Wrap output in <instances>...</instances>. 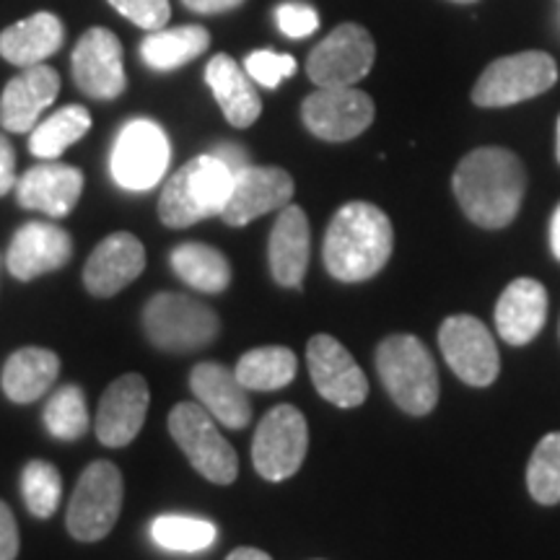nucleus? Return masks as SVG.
Returning <instances> with one entry per match:
<instances>
[{"instance_id":"f257e3e1","label":"nucleus","mask_w":560,"mask_h":560,"mask_svg":"<svg viewBox=\"0 0 560 560\" xmlns=\"http://www.w3.org/2000/svg\"><path fill=\"white\" fill-rule=\"evenodd\" d=\"M462 210L480 229H506L520 213L527 172L506 149H478L459 161L452 177Z\"/></svg>"},{"instance_id":"f03ea898","label":"nucleus","mask_w":560,"mask_h":560,"mask_svg":"<svg viewBox=\"0 0 560 560\" xmlns=\"http://www.w3.org/2000/svg\"><path fill=\"white\" fill-rule=\"evenodd\" d=\"M395 249V231L382 208L348 202L332 215L325 234V268L342 283H361L380 276Z\"/></svg>"},{"instance_id":"7ed1b4c3","label":"nucleus","mask_w":560,"mask_h":560,"mask_svg":"<svg viewBox=\"0 0 560 560\" xmlns=\"http://www.w3.org/2000/svg\"><path fill=\"white\" fill-rule=\"evenodd\" d=\"M234 174L213 153L187 161L166 179L159 198V219L170 229H187L192 223L221 215L226 206Z\"/></svg>"},{"instance_id":"20e7f679","label":"nucleus","mask_w":560,"mask_h":560,"mask_svg":"<svg viewBox=\"0 0 560 560\" xmlns=\"http://www.w3.org/2000/svg\"><path fill=\"white\" fill-rule=\"evenodd\" d=\"M376 371L397 408L429 416L439 402V371L431 350L416 335H389L376 348Z\"/></svg>"},{"instance_id":"39448f33","label":"nucleus","mask_w":560,"mask_h":560,"mask_svg":"<svg viewBox=\"0 0 560 560\" xmlns=\"http://www.w3.org/2000/svg\"><path fill=\"white\" fill-rule=\"evenodd\" d=\"M149 340L166 353H192L210 346L221 330L219 314L182 293H156L143 310Z\"/></svg>"},{"instance_id":"423d86ee","label":"nucleus","mask_w":560,"mask_h":560,"mask_svg":"<svg viewBox=\"0 0 560 560\" xmlns=\"http://www.w3.org/2000/svg\"><path fill=\"white\" fill-rule=\"evenodd\" d=\"M170 433L202 478L215 486H231L236 480L240 457L200 402H179L170 412Z\"/></svg>"},{"instance_id":"0eeeda50","label":"nucleus","mask_w":560,"mask_h":560,"mask_svg":"<svg viewBox=\"0 0 560 560\" xmlns=\"http://www.w3.org/2000/svg\"><path fill=\"white\" fill-rule=\"evenodd\" d=\"M122 475L107 459L91 462L68 503V532L81 542H100L117 524L122 509Z\"/></svg>"},{"instance_id":"6e6552de","label":"nucleus","mask_w":560,"mask_h":560,"mask_svg":"<svg viewBox=\"0 0 560 560\" xmlns=\"http://www.w3.org/2000/svg\"><path fill=\"white\" fill-rule=\"evenodd\" d=\"M172 159L170 138L153 120H130L117 132L109 170L117 185L130 192H145L164 179Z\"/></svg>"},{"instance_id":"1a4fd4ad","label":"nucleus","mask_w":560,"mask_h":560,"mask_svg":"<svg viewBox=\"0 0 560 560\" xmlns=\"http://www.w3.org/2000/svg\"><path fill=\"white\" fill-rule=\"evenodd\" d=\"M558 81V66L548 52H516L493 60L472 89L478 107H511L545 94Z\"/></svg>"},{"instance_id":"9d476101","label":"nucleus","mask_w":560,"mask_h":560,"mask_svg":"<svg viewBox=\"0 0 560 560\" xmlns=\"http://www.w3.org/2000/svg\"><path fill=\"white\" fill-rule=\"evenodd\" d=\"M306 450H310L306 418L293 405H278L257 425L255 441H252V462L260 478L280 482L299 472Z\"/></svg>"},{"instance_id":"9b49d317","label":"nucleus","mask_w":560,"mask_h":560,"mask_svg":"<svg viewBox=\"0 0 560 560\" xmlns=\"http://www.w3.org/2000/svg\"><path fill=\"white\" fill-rule=\"evenodd\" d=\"M439 348L454 374L470 387H488L499 376V348L478 317L454 314L444 319L439 330Z\"/></svg>"},{"instance_id":"f8f14e48","label":"nucleus","mask_w":560,"mask_h":560,"mask_svg":"<svg viewBox=\"0 0 560 560\" xmlns=\"http://www.w3.org/2000/svg\"><path fill=\"white\" fill-rule=\"evenodd\" d=\"M376 58L371 34L359 24H340L332 30L306 60V73L319 89L353 86L369 73Z\"/></svg>"},{"instance_id":"ddd939ff","label":"nucleus","mask_w":560,"mask_h":560,"mask_svg":"<svg viewBox=\"0 0 560 560\" xmlns=\"http://www.w3.org/2000/svg\"><path fill=\"white\" fill-rule=\"evenodd\" d=\"M374 102L353 86L317 89L301 104L306 130L330 143H346L359 138L374 122Z\"/></svg>"},{"instance_id":"4468645a","label":"nucleus","mask_w":560,"mask_h":560,"mask_svg":"<svg viewBox=\"0 0 560 560\" xmlns=\"http://www.w3.org/2000/svg\"><path fill=\"white\" fill-rule=\"evenodd\" d=\"M314 387L335 408H359L369 395V380L353 355L332 335H314L306 346Z\"/></svg>"},{"instance_id":"2eb2a0df","label":"nucleus","mask_w":560,"mask_h":560,"mask_svg":"<svg viewBox=\"0 0 560 560\" xmlns=\"http://www.w3.org/2000/svg\"><path fill=\"white\" fill-rule=\"evenodd\" d=\"M73 81L91 100L112 102L128 86L122 62V45L109 30L94 26L79 39L73 50Z\"/></svg>"},{"instance_id":"dca6fc26","label":"nucleus","mask_w":560,"mask_h":560,"mask_svg":"<svg viewBox=\"0 0 560 560\" xmlns=\"http://www.w3.org/2000/svg\"><path fill=\"white\" fill-rule=\"evenodd\" d=\"M293 177L280 166H247L234 174L221 219L229 226H247L265 213L285 208L293 198Z\"/></svg>"},{"instance_id":"f3484780","label":"nucleus","mask_w":560,"mask_h":560,"mask_svg":"<svg viewBox=\"0 0 560 560\" xmlns=\"http://www.w3.org/2000/svg\"><path fill=\"white\" fill-rule=\"evenodd\" d=\"M149 382L140 374L117 376L102 395L96 412V439L109 450H122L136 441L149 412Z\"/></svg>"},{"instance_id":"a211bd4d","label":"nucleus","mask_w":560,"mask_h":560,"mask_svg":"<svg viewBox=\"0 0 560 560\" xmlns=\"http://www.w3.org/2000/svg\"><path fill=\"white\" fill-rule=\"evenodd\" d=\"M70 257H73V240L66 229L30 221L13 234L11 247L5 252V265L13 278L34 280L66 268Z\"/></svg>"},{"instance_id":"6ab92c4d","label":"nucleus","mask_w":560,"mask_h":560,"mask_svg":"<svg viewBox=\"0 0 560 560\" xmlns=\"http://www.w3.org/2000/svg\"><path fill=\"white\" fill-rule=\"evenodd\" d=\"M145 270V249L130 231H115L96 244L83 268V283L91 296L109 299Z\"/></svg>"},{"instance_id":"aec40b11","label":"nucleus","mask_w":560,"mask_h":560,"mask_svg":"<svg viewBox=\"0 0 560 560\" xmlns=\"http://www.w3.org/2000/svg\"><path fill=\"white\" fill-rule=\"evenodd\" d=\"M60 75L50 66H30L9 81L0 96V125L9 132H32L42 112L58 100Z\"/></svg>"},{"instance_id":"412c9836","label":"nucleus","mask_w":560,"mask_h":560,"mask_svg":"<svg viewBox=\"0 0 560 560\" xmlns=\"http://www.w3.org/2000/svg\"><path fill=\"white\" fill-rule=\"evenodd\" d=\"M81 192L83 174L75 166L60 164V161H45V164L32 166L16 182L19 206L39 210L52 219H66L70 210L79 206Z\"/></svg>"},{"instance_id":"4be33fe9","label":"nucleus","mask_w":560,"mask_h":560,"mask_svg":"<svg viewBox=\"0 0 560 560\" xmlns=\"http://www.w3.org/2000/svg\"><path fill=\"white\" fill-rule=\"evenodd\" d=\"M310 247L312 234L306 213L289 202L285 208H280L268 244L270 272L278 285H283V289H301L306 268H310Z\"/></svg>"},{"instance_id":"5701e85b","label":"nucleus","mask_w":560,"mask_h":560,"mask_svg":"<svg viewBox=\"0 0 560 560\" xmlns=\"http://www.w3.org/2000/svg\"><path fill=\"white\" fill-rule=\"evenodd\" d=\"M190 389L215 423L240 431L252 420L249 389L242 387L234 371L221 363H198L190 374Z\"/></svg>"},{"instance_id":"b1692460","label":"nucleus","mask_w":560,"mask_h":560,"mask_svg":"<svg viewBox=\"0 0 560 560\" xmlns=\"http://www.w3.org/2000/svg\"><path fill=\"white\" fill-rule=\"evenodd\" d=\"M548 319V291L540 280L516 278L495 304V327L509 346H527Z\"/></svg>"},{"instance_id":"393cba45","label":"nucleus","mask_w":560,"mask_h":560,"mask_svg":"<svg viewBox=\"0 0 560 560\" xmlns=\"http://www.w3.org/2000/svg\"><path fill=\"white\" fill-rule=\"evenodd\" d=\"M206 81L213 91L215 102L223 112V117L234 125V128H249L257 122L262 112L260 94H257L255 83L247 75L240 62L231 55H213L206 68Z\"/></svg>"},{"instance_id":"a878e982","label":"nucleus","mask_w":560,"mask_h":560,"mask_svg":"<svg viewBox=\"0 0 560 560\" xmlns=\"http://www.w3.org/2000/svg\"><path fill=\"white\" fill-rule=\"evenodd\" d=\"M66 30L55 13H34L0 32V55L19 68L39 66L62 47Z\"/></svg>"},{"instance_id":"bb28decb","label":"nucleus","mask_w":560,"mask_h":560,"mask_svg":"<svg viewBox=\"0 0 560 560\" xmlns=\"http://www.w3.org/2000/svg\"><path fill=\"white\" fill-rule=\"evenodd\" d=\"M60 374L58 353L47 348H21L3 366V392L11 402L30 405L52 387Z\"/></svg>"},{"instance_id":"cd10ccee","label":"nucleus","mask_w":560,"mask_h":560,"mask_svg":"<svg viewBox=\"0 0 560 560\" xmlns=\"http://www.w3.org/2000/svg\"><path fill=\"white\" fill-rule=\"evenodd\" d=\"M172 270L182 283L200 293H223L231 283V265L226 255L210 244L187 242L172 249Z\"/></svg>"},{"instance_id":"c85d7f7f","label":"nucleus","mask_w":560,"mask_h":560,"mask_svg":"<svg viewBox=\"0 0 560 560\" xmlns=\"http://www.w3.org/2000/svg\"><path fill=\"white\" fill-rule=\"evenodd\" d=\"M210 45L206 26H177V30H156L140 45V58L153 70H177L200 58Z\"/></svg>"},{"instance_id":"c756f323","label":"nucleus","mask_w":560,"mask_h":560,"mask_svg":"<svg viewBox=\"0 0 560 560\" xmlns=\"http://www.w3.org/2000/svg\"><path fill=\"white\" fill-rule=\"evenodd\" d=\"M299 361L291 348L283 346H265L247 350L240 361H236V380L242 387L249 392H272L283 389L296 380Z\"/></svg>"},{"instance_id":"7c9ffc66","label":"nucleus","mask_w":560,"mask_h":560,"mask_svg":"<svg viewBox=\"0 0 560 560\" xmlns=\"http://www.w3.org/2000/svg\"><path fill=\"white\" fill-rule=\"evenodd\" d=\"M91 130V115L81 104H68L47 117V120L37 122V128L30 136V151L37 159L55 161L66 153L70 145Z\"/></svg>"},{"instance_id":"2f4dec72","label":"nucleus","mask_w":560,"mask_h":560,"mask_svg":"<svg viewBox=\"0 0 560 560\" xmlns=\"http://www.w3.org/2000/svg\"><path fill=\"white\" fill-rule=\"evenodd\" d=\"M213 524L208 520H198V516L185 514H164L156 516L151 524V537L159 548L172 552H198L206 550L215 542Z\"/></svg>"},{"instance_id":"473e14b6","label":"nucleus","mask_w":560,"mask_h":560,"mask_svg":"<svg viewBox=\"0 0 560 560\" xmlns=\"http://www.w3.org/2000/svg\"><path fill=\"white\" fill-rule=\"evenodd\" d=\"M527 488L542 506L560 503V431L548 433L532 452L527 465Z\"/></svg>"},{"instance_id":"72a5a7b5","label":"nucleus","mask_w":560,"mask_h":560,"mask_svg":"<svg viewBox=\"0 0 560 560\" xmlns=\"http://www.w3.org/2000/svg\"><path fill=\"white\" fill-rule=\"evenodd\" d=\"M21 493H24L26 509L37 520H50L58 511L62 495V478L58 467L45 459L26 462L24 472H21Z\"/></svg>"},{"instance_id":"f704fd0d","label":"nucleus","mask_w":560,"mask_h":560,"mask_svg":"<svg viewBox=\"0 0 560 560\" xmlns=\"http://www.w3.org/2000/svg\"><path fill=\"white\" fill-rule=\"evenodd\" d=\"M45 425L50 431V436L60 441H75L86 436L89 410L83 392L73 387V384L55 392L52 400L45 405Z\"/></svg>"},{"instance_id":"c9c22d12","label":"nucleus","mask_w":560,"mask_h":560,"mask_svg":"<svg viewBox=\"0 0 560 560\" xmlns=\"http://www.w3.org/2000/svg\"><path fill=\"white\" fill-rule=\"evenodd\" d=\"M296 73V58L272 50H257L247 58V75L265 89H278L280 81Z\"/></svg>"},{"instance_id":"e433bc0d","label":"nucleus","mask_w":560,"mask_h":560,"mask_svg":"<svg viewBox=\"0 0 560 560\" xmlns=\"http://www.w3.org/2000/svg\"><path fill=\"white\" fill-rule=\"evenodd\" d=\"M109 5L145 32L164 30L172 16L170 0H109Z\"/></svg>"},{"instance_id":"4c0bfd02","label":"nucleus","mask_w":560,"mask_h":560,"mask_svg":"<svg viewBox=\"0 0 560 560\" xmlns=\"http://www.w3.org/2000/svg\"><path fill=\"white\" fill-rule=\"evenodd\" d=\"M278 30L291 39H304L319 30V13L310 3L285 0L276 9Z\"/></svg>"},{"instance_id":"58836bf2","label":"nucleus","mask_w":560,"mask_h":560,"mask_svg":"<svg viewBox=\"0 0 560 560\" xmlns=\"http://www.w3.org/2000/svg\"><path fill=\"white\" fill-rule=\"evenodd\" d=\"M19 527L9 503L0 501V560H16L19 556Z\"/></svg>"},{"instance_id":"ea45409f","label":"nucleus","mask_w":560,"mask_h":560,"mask_svg":"<svg viewBox=\"0 0 560 560\" xmlns=\"http://www.w3.org/2000/svg\"><path fill=\"white\" fill-rule=\"evenodd\" d=\"M16 153H13L11 140L0 132V198L16 190Z\"/></svg>"},{"instance_id":"a19ab883","label":"nucleus","mask_w":560,"mask_h":560,"mask_svg":"<svg viewBox=\"0 0 560 560\" xmlns=\"http://www.w3.org/2000/svg\"><path fill=\"white\" fill-rule=\"evenodd\" d=\"M210 153H213L215 159H221L223 164L229 166L231 174H240L242 170H247L249 166V156L244 153L242 145H236V143H221L219 149H213Z\"/></svg>"},{"instance_id":"79ce46f5","label":"nucleus","mask_w":560,"mask_h":560,"mask_svg":"<svg viewBox=\"0 0 560 560\" xmlns=\"http://www.w3.org/2000/svg\"><path fill=\"white\" fill-rule=\"evenodd\" d=\"M195 13H223L242 5L244 0H182Z\"/></svg>"},{"instance_id":"37998d69","label":"nucleus","mask_w":560,"mask_h":560,"mask_svg":"<svg viewBox=\"0 0 560 560\" xmlns=\"http://www.w3.org/2000/svg\"><path fill=\"white\" fill-rule=\"evenodd\" d=\"M550 247H552V255L560 260V206L556 208V213H552V221H550Z\"/></svg>"},{"instance_id":"c03bdc74","label":"nucleus","mask_w":560,"mask_h":560,"mask_svg":"<svg viewBox=\"0 0 560 560\" xmlns=\"http://www.w3.org/2000/svg\"><path fill=\"white\" fill-rule=\"evenodd\" d=\"M226 560H272L268 552L257 550V548H236Z\"/></svg>"},{"instance_id":"a18cd8bd","label":"nucleus","mask_w":560,"mask_h":560,"mask_svg":"<svg viewBox=\"0 0 560 560\" xmlns=\"http://www.w3.org/2000/svg\"><path fill=\"white\" fill-rule=\"evenodd\" d=\"M556 156L560 161V117H558V145H556Z\"/></svg>"},{"instance_id":"49530a36","label":"nucleus","mask_w":560,"mask_h":560,"mask_svg":"<svg viewBox=\"0 0 560 560\" xmlns=\"http://www.w3.org/2000/svg\"><path fill=\"white\" fill-rule=\"evenodd\" d=\"M454 3H475V0H454Z\"/></svg>"}]
</instances>
